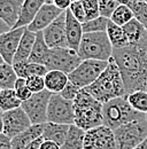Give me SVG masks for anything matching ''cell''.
Masks as SVG:
<instances>
[{"mask_svg": "<svg viewBox=\"0 0 147 149\" xmlns=\"http://www.w3.org/2000/svg\"><path fill=\"white\" fill-rule=\"evenodd\" d=\"M113 57L121 71L127 94L147 91V31L138 44L113 48Z\"/></svg>", "mask_w": 147, "mask_h": 149, "instance_id": "6da1fadb", "label": "cell"}, {"mask_svg": "<svg viewBox=\"0 0 147 149\" xmlns=\"http://www.w3.org/2000/svg\"><path fill=\"white\" fill-rule=\"evenodd\" d=\"M84 90L102 104L127 95L122 74L114 57L108 61L107 68L97 78V80Z\"/></svg>", "mask_w": 147, "mask_h": 149, "instance_id": "7a4b0ae2", "label": "cell"}, {"mask_svg": "<svg viewBox=\"0 0 147 149\" xmlns=\"http://www.w3.org/2000/svg\"><path fill=\"white\" fill-rule=\"evenodd\" d=\"M102 106V103L82 88L74 100L75 125L85 132L104 125Z\"/></svg>", "mask_w": 147, "mask_h": 149, "instance_id": "3957f363", "label": "cell"}, {"mask_svg": "<svg viewBox=\"0 0 147 149\" xmlns=\"http://www.w3.org/2000/svg\"><path fill=\"white\" fill-rule=\"evenodd\" d=\"M144 117H146V115L138 112L130 106L127 96L114 99L102 106L104 125L113 131L127 123Z\"/></svg>", "mask_w": 147, "mask_h": 149, "instance_id": "277c9868", "label": "cell"}, {"mask_svg": "<svg viewBox=\"0 0 147 149\" xmlns=\"http://www.w3.org/2000/svg\"><path fill=\"white\" fill-rule=\"evenodd\" d=\"M77 53L82 61H109L113 57V46L108 39L107 32L84 33Z\"/></svg>", "mask_w": 147, "mask_h": 149, "instance_id": "5b68a950", "label": "cell"}, {"mask_svg": "<svg viewBox=\"0 0 147 149\" xmlns=\"http://www.w3.org/2000/svg\"><path fill=\"white\" fill-rule=\"evenodd\" d=\"M117 149H133L147 138V118L136 119L114 130Z\"/></svg>", "mask_w": 147, "mask_h": 149, "instance_id": "8992f818", "label": "cell"}, {"mask_svg": "<svg viewBox=\"0 0 147 149\" xmlns=\"http://www.w3.org/2000/svg\"><path fill=\"white\" fill-rule=\"evenodd\" d=\"M107 65L108 61L84 60L71 74H68L69 81H71L79 88H86L97 80V78L102 74Z\"/></svg>", "mask_w": 147, "mask_h": 149, "instance_id": "52a82bcc", "label": "cell"}, {"mask_svg": "<svg viewBox=\"0 0 147 149\" xmlns=\"http://www.w3.org/2000/svg\"><path fill=\"white\" fill-rule=\"evenodd\" d=\"M82 58L78 53L69 47L51 48L48 61L46 63L47 70H57L69 74L80 64Z\"/></svg>", "mask_w": 147, "mask_h": 149, "instance_id": "ba28073f", "label": "cell"}, {"mask_svg": "<svg viewBox=\"0 0 147 149\" xmlns=\"http://www.w3.org/2000/svg\"><path fill=\"white\" fill-rule=\"evenodd\" d=\"M47 122L63 125L75 124L74 101L64 99L60 94H52L47 108Z\"/></svg>", "mask_w": 147, "mask_h": 149, "instance_id": "9c48e42d", "label": "cell"}, {"mask_svg": "<svg viewBox=\"0 0 147 149\" xmlns=\"http://www.w3.org/2000/svg\"><path fill=\"white\" fill-rule=\"evenodd\" d=\"M52 94L53 93L50 91L44 90L43 92L34 93L29 100L22 102L21 107L28 115L32 124L47 123V108Z\"/></svg>", "mask_w": 147, "mask_h": 149, "instance_id": "30bf717a", "label": "cell"}, {"mask_svg": "<svg viewBox=\"0 0 147 149\" xmlns=\"http://www.w3.org/2000/svg\"><path fill=\"white\" fill-rule=\"evenodd\" d=\"M83 149H117L114 131L105 125L86 131Z\"/></svg>", "mask_w": 147, "mask_h": 149, "instance_id": "8fae6325", "label": "cell"}, {"mask_svg": "<svg viewBox=\"0 0 147 149\" xmlns=\"http://www.w3.org/2000/svg\"><path fill=\"white\" fill-rule=\"evenodd\" d=\"M4 117V132L6 135H8L10 139L15 138L23 131L29 129L32 123L28 115L23 110L22 107L9 110V111L2 112Z\"/></svg>", "mask_w": 147, "mask_h": 149, "instance_id": "7c38bea8", "label": "cell"}, {"mask_svg": "<svg viewBox=\"0 0 147 149\" xmlns=\"http://www.w3.org/2000/svg\"><path fill=\"white\" fill-rule=\"evenodd\" d=\"M43 36L50 48L68 47L66 36V10L43 31Z\"/></svg>", "mask_w": 147, "mask_h": 149, "instance_id": "4fadbf2b", "label": "cell"}, {"mask_svg": "<svg viewBox=\"0 0 147 149\" xmlns=\"http://www.w3.org/2000/svg\"><path fill=\"white\" fill-rule=\"evenodd\" d=\"M24 29L25 28L12 29L10 31L0 35V55L8 64H13L14 56L16 54Z\"/></svg>", "mask_w": 147, "mask_h": 149, "instance_id": "5bb4252c", "label": "cell"}, {"mask_svg": "<svg viewBox=\"0 0 147 149\" xmlns=\"http://www.w3.org/2000/svg\"><path fill=\"white\" fill-rule=\"evenodd\" d=\"M62 13L61 9H59L57 7H55L53 3H45L40 10L38 12L36 17L34 21L30 23V25H28V30H30L31 32H43L55 19L59 17V15Z\"/></svg>", "mask_w": 147, "mask_h": 149, "instance_id": "9a60e30c", "label": "cell"}, {"mask_svg": "<svg viewBox=\"0 0 147 149\" xmlns=\"http://www.w3.org/2000/svg\"><path fill=\"white\" fill-rule=\"evenodd\" d=\"M66 36H67V44L68 47L74 51H78L82 38L84 36L83 31V23L71 14L69 9L66 10Z\"/></svg>", "mask_w": 147, "mask_h": 149, "instance_id": "2e32d148", "label": "cell"}, {"mask_svg": "<svg viewBox=\"0 0 147 149\" xmlns=\"http://www.w3.org/2000/svg\"><path fill=\"white\" fill-rule=\"evenodd\" d=\"M24 0H0V19L14 29L21 14Z\"/></svg>", "mask_w": 147, "mask_h": 149, "instance_id": "e0dca14e", "label": "cell"}, {"mask_svg": "<svg viewBox=\"0 0 147 149\" xmlns=\"http://www.w3.org/2000/svg\"><path fill=\"white\" fill-rule=\"evenodd\" d=\"M45 3H46V0H24L20 17L14 29L27 28L28 25H30V23L34 21L38 12Z\"/></svg>", "mask_w": 147, "mask_h": 149, "instance_id": "ac0fdd59", "label": "cell"}, {"mask_svg": "<svg viewBox=\"0 0 147 149\" xmlns=\"http://www.w3.org/2000/svg\"><path fill=\"white\" fill-rule=\"evenodd\" d=\"M45 124H32L29 129L23 131L15 138L12 139V148L13 149H24L30 142L36 139L43 136Z\"/></svg>", "mask_w": 147, "mask_h": 149, "instance_id": "d6986e66", "label": "cell"}, {"mask_svg": "<svg viewBox=\"0 0 147 149\" xmlns=\"http://www.w3.org/2000/svg\"><path fill=\"white\" fill-rule=\"evenodd\" d=\"M35 41H36V33L31 32L30 30H28V28H25L24 32H23V36L21 38L18 51H16V54L14 56L13 64L29 61V57L31 55Z\"/></svg>", "mask_w": 147, "mask_h": 149, "instance_id": "ffe728a7", "label": "cell"}, {"mask_svg": "<svg viewBox=\"0 0 147 149\" xmlns=\"http://www.w3.org/2000/svg\"><path fill=\"white\" fill-rule=\"evenodd\" d=\"M50 53H51V48L46 44L44 36H43V32H37L36 41H35L31 55L29 57V62L43 64L46 67V63L50 57Z\"/></svg>", "mask_w": 147, "mask_h": 149, "instance_id": "44dd1931", "label": "cell"}, {"mask_svg": "<svg viewBox=\"0 0 147 149\" xmlns=\"http://www.w3.org/2000/svg\"><path fill=\"white\" fill-rule=\"evenodd\" d=\"M70 125H63V124H55V123H45L44 125V132L43 138L44 140L53 141L62 147L64 143V140L67 138V133L69 131Z\"/></svg>", "mask_w": 147, "mask_h": 149, "instance_id": "7402d4cb", "label": "cell"}, {"mask_svg": "<svg viewBox=\"0 0 147 149\" xmlns=\"http://www.w3.org/2000/svg\"><path fill=\"white\" fill-rule=\"evenodd\" d=\"M45 87L47 91L53 94L61 93V91L66 87V85L69 81L68 74L57 70H48V72L45 74Z\"/></svg>", "mask_w": 147, "mask_h": 149, "instance_id": "603a6c76", "label": "cell"}, {"mask_svg": "<svg viewBox=\"0 0 147 149\" xmlns=\"http://www.w3.org/2000/svg\"><path fill=\"white\" fill-rule=\"evenodd\" d=\"M15 72L20 78H29L32 76H40L45 77V74L48 72L47 68L43 64L38 63H32V62H21V63H14L12 64Z\"/></svg>", "mask_w": 147, "mask_h": 149, "instance_id": "cb8c5ba5", "label": "cell"}, {"mask_svg": "<svg viewBox=\"0 0 147 149\" xmlns=\"http://www.w3.org/2000/svg\"><path fill=\"white\" fill-rule=\"evenodd\" d=\"M106 32H107V36H108V39H109L113 48H115V49L124 48V47L130 45L123 28L117 25V24H115V23H113L110 19L108 22Z\"/></svg>", "mask_w": 147, "mask_h": 149, "instance_id": "d4e9b609", "label": "cell"}, {"mask_svg": "<svg viewBox=\"0 0 147 149\" xmlns=\"http://www.w3.org/2000/svg\"><path fill=\"white\" fill-rule=\"evenodd\" d=\"M85 133H86L85 131L76 126L75 124L70 125L69 131L67 133V138L61 149H83Z\"/></svg>", "mask_w": 147, "mask_h": 149, "instance_id": "484cf974", "label": "cell"}, {"mask_svg": "<svg viewBox=\"0 0 147 149\" xmlns=\"http://www.w3.org/2000/svg\"><path fill=\"white\" fill-rule=\"evenodd\" d=\"M122 28H123V30H124V32L127 35V38H128L130 45L138 44L141 40V38L145 36V33L147 31L145 29V26L136 17L131 19L125 25H123Z\"/></svg>", "mask_w": 147, "mask_h": 149, "instance_id": "4316f807", "label": "cell"}, {"mask_svg": "<svg viewBox=\"0 0 147 149\" xmlns=\"http://www.w3.org/2000/svg\"><path fill=\"white\" fill-rule=\"evenodd\" d=\"M22 106V101L18 97L14 88L2 90L0 93V111L6 112L13 109L20 108Z\"/></svg>", "mask_w": 147, "mask_h": 149, "instance_id": "83f0119b", "label": "cell"}, {"mask_svg": "<svg viewBox=\"0 0 147 149\" xmlns=\"http://www.w3.org/2000/svg\"><path fill=\"white\" fill-rule=\"evenodd\" d=\"M18 78V74L12 64H8L6 62L0 64V86L2 90L14 88Z\"/></svg>", "mask_w": 147, "mask_h": 149, "instance_id": "f1b7e54d", "label": "cell"}, {"mask_svg": "<svg viewBox=\"0 0 147 149\" xmlns=\"http://www.w3.org/2000/svg\"><path fill=\"white\" fill-rule=\"evenodd\" d=\"M130 106L140 113H147V91H134L125 95Z\"/></svg>", "mask_w": 147, "mask_h": 149, "instance_id": "f546056e", "label": "cell"}, {"mask_svg": "<svg viewBox=\"0 0 147 149\" xmlns=\"http://www.w3.org/2000/svg\"><path fill=\"white\" fill-rule=\"evenodd\" d=\"M132 19H134V14L132 12V9L129 7L128 5L125 3H121L116 9L115 12L113 13L110 21L120 26H123L125 25L127 23H129Z\"/></svg>", "mask_w": 147, "mask_h": 149, "instance_id": "4dcf8cb0", "label": "cell"}, {"mask_svg": "<svg viewBox=\"0 0 147 149\" xmlns=\"http://www.w3.org/2000/svg\"><path fill=\"white\" fill-rule=\"evenodd\" d=\"M108 22H109V19L102 17V16H99L91 21H86L85 23H83V31H84V33L106 32Z\"/></svg>", "mask_w": 147, "mask_h": 149, "instance_id": "1f68e13d", "label": "cell"}, {"mask_svg": "<svg viewBox=\"0 0 147 149\" xmlns=\"http://www.w3.org/2000/svg\"><path fill=\"white\" fill-rule=\"evenodd\" d=\"M121 3H123V0H100L99 1L100 16L110 19L113 13Z\"/></svg>", "mask_w": 147, "mask_h": 149, "instance_id": "d6a6232c", "label": "cell"}, {"mask_svg": "<svg viewBox=\"0 0 147 149\" xmlns=\"http://www.w3.org/2000/svg\"><path fill=\"white\" fill-rule=\"evenodd\" d=\"M129 7L132 9L134 17L138 19L147 30V3L145 1H140L137 3H129Z\"/></svg>", "mask_w": 147, "mask_h": 149, "instance_id": "836d02e7", "label": "cell"}, {"mask_svg": "<svg viewBox=\"0 0 147 149\" xmlns=\"http://www.w3.org/2000/svg\"><path fill=\"white\" fill-rule=\"evenodd\" d=\"M14 91H15L18 97L22 102L29 100V99L32 96V94H34L29 90V87H28V85H27V79H25V78H20V77H18L16 83H15Z\"/></svg>", "mask_w": 147, "mask_h": 149, "instance_id": "e575fe53", "label": "cell"}, {"mask_svg": "<svg viewBox=\"0 0 147 149\" xmlns=\"http://www.w3.org/2000/svg\"><path fill=\"white\" fill-rule=\"evenodd\" d=\"M84 9H85V14H86V21H91L100 16L99 13V0H80Z\"/></svg>", "mask_w": 147, "mask_h": 149, "instance_id": "d590c367", "label": "cell"}, {"mask_svg": "<svg viewBox=\"0 0 147 149\" xmlns=\"http://www.w3.org/2000/svg\"><path fill=\"white\" fill-rule=\"evenodd\" d=\"M27 85L32 93H39L46 90L45 79L44 77H40V76H32V77L27 78Z\"/></svg>", "mask_w": 147, "mask_h": 149, "instance_id": "8d00e7d4", "label": "cell"}, {"mask_svg": "<svg viewBox=\"0 0 147 149\" xmlns=\"http://www.w3.org/2000/svg\"><path fill=\"white\" fill-rule=\"evenodd\" d=\"M69 10L71 12L76 19H78L80 23H85L86 22V14H85V9L84 6L82 3V1H75L70 5Z\"/></svg>", "mask_w": 147, "mask_h": 149, "instance_id": "74e56055", "label": "cell"}, {"mask_svg": "<svg viewBox=\"0 0 147 149\" xmlns=\"http://www.w3.org/2000/svg\"><path fill=\"white\" fill-rule=\"evenodd\" d=\"M80 90H82V88H79L78 86H76L71 81H68V84L66 85V87L61 91V93H59V94H60L61 96H63L64 99H67V100L74 101L75 97L77 96V94L79 93Z\"/></svg>", "mask_w": 147, "mask_h": 149, "instance_id": "f35d334b", "label": "cell"}, {"mask_svg": "<svg viewBox=\"0 0 147 149\" xmlns=\"http://www.w3.org/2000/svg\"><path fill=\"white\" fill-rule=\"evenodd\" d=\"M0 149H13L12 139L5 133H0Z\"/></svg>", "mask_w": 147, "mask_h": 149, "instance_id": "ab89813d", "label": "cell"}, {"mask_svg": "<svg viewBox=\"0 0 147 149\" xmlns=\"http://www.w3.org/2000/svg\"><path fill=\"white\" fill-rule=\"evenodd\" d=\"M52 3L55 7H57L59 9H61L62 12H64V10L69 9V7L73 2H71V0H53Z\"/></svg>", "mask_w": 147, "mask_h": 149, "instance_id": "60d3db41", "label": "cell"}, {"mask_svg": "<svg viewBox=\"0 0 147 149\" xmlns=\"http://www.w3.org/2000/svg\"><path fill=\"white\" fill-rule=\"evenodd\" d=\"M40 149H61V146H59L57 143H55L53 141H48V140H44Z\"/></svg>", "mask_w": 147, "mask_h": 149, "instance_id": "b9f144b4", "label": "cell"}, {"mask_svg": "<svg viewBox=\"0 0 147 149\" xmlns=\"http://www.w3.org/2000/svg\"><path fill=\"white\" fill-rule=\"evenodd\" d=\"M43 141H44V138H43V136H40V138L36 139L35 141L30 142V143H29V145H28L24 149H40V146H41Z\"/></svg>", "mask_w": 147, "mask_h": 149, "instance_id": "7bdbcfd3", "label": "cell"}, {"mask_svg": "<svg viewBox=\"0 0 147 149\" xmlns=\"http://www.w3.org/2000/svg\"><path fill=\"white\" fill-rule=\"evenodd\" d=\"M12 29L2 21V19H0V35H2V33H5V32H8V31H10Z\"/></svg>", "mask_w": 147, "mask_h": 149, "instance_id": "ee69618b", "label": "cell"}, {"mask_svg": "<svg viewBox=\"0 0 147 149\" xmlns=\"http://www.w3.org/2000/svg\"><path fill=\"white\" fill-rule=\"evenodd\" d=\"M133 149H147V138L140 143V145H138L136 148H133Z\"/></svg>", "mask_w": 147, "mask_h": 149, "instance_id": "f6af8a7d", "label": "cell"}, {"mask_svg": "<svg viewBox=\"0 0 147 149\" xmlns=\"http://www.w3.org/2000/svg\"><path fill=\"white\" fill-rule=\"evenodd\" d=\"M4 132V117H2V111H0V133Z\"/></svg>", "mask_w": 147, "mask_h": 149, "instance_id": "bcb514c9", "label": "cell"}, {"mask_svg": "<svg viewBox=\"0 0 147 149\" xmlns=\"http://www.w3.org/2000/svg\"><path fill=\"white\" fill-rule=\"evenodd\" d=\"M140 1H144V0H123V3L129 5V3H137V2H140Z\"/></svg>", "mask_w": 147, "mask_h": 149, "instance_id": "7dc6e473", "label": "cell"}, {"mask_svg": "<svg viewBox=\"0 0 147 149\" xmlns=\"http://www.w3.org/2000/svg\"><path fill=\"white\" fill-rule=\"evenodd\" d=\"M4 62H5V61H4V58H2V56L0 55V64H2Z\"/></svg>", "mask_w": 147, "mask_h": 149, "instance_id": "c3c4849f", "label": "cell"}, {"mask_svg": "<svg viewBox=\"0 0 147 149\" xmlns=\"http://www.w3.org/2000/svg\"><path fill=\"white\" fill-rule=\"evenodd\" d=\"M53 2V0H46V3H52Z\"/></svg>", "mask_w": 147, "mask_h": 149, "instance_id": "681fc988", "label": "cell"}, {"mask_svg": "<svg viewBox=\"0 0 147 149\" xmlns=\"http://www.w3.org/2000/svg\"><path fill=\"white\" fill-rule=\"evenodd\" d=\"M75 1H80V0H71V2H75Z\"/></svg>", "mask_w": 147, "mask_h": 149, "instance_id": "f907efd6", "label": "cell"}, {"mask_svg": "<svg viewBox=\"0 0 147 149\" xmlns=\"http://www.w3.org/2000/svg\"><path fill=\"white\" fill-rule=\"evenodd\" d=\"M1 91H2V88H1V86H0V93H1Z\"/></svg>", "mask_w": 147, "mask_h": 149, "instance_id": "816d5d0a", "label": "cell"}, {"mask_svg": "<svg viewBox=\"0 0 147 149\" xmlns=\"http://www.w3.org/2000/svg\"><path fill=\"white\" fill-rule=\"evenodd\" d=\"M144 1H145V2H146V3H147V0H144Z\"/></svg>", "mask_w": 147, "mask_h": 149, "instance_id": "f5cc1de1", "label": "cell"}, {"mask_svg": "<svg viewBox=\"0 0 147 149\" xmlns=\"http://www.w3.org/2000/svg\"><path fill=\"white\" fill-rule=\"evenodd\" d=\"M146 118H147V113H146Z\"/></svg>", "mask_w": 147, "mask_h": 149, "instance_id": "db71d44e", "label": "cell"}, {"mask_svg": "<svg viewBox=\"0 0 147 149\" xmlns=\"http://www.w3.org/2000/svg\"><path fill=\"white\" fill-rule=\"evenodd\" d=\"M99 1H100V0H99Z\"/></svg>", "mask_w": 147, "mask_h": 149, "instance_id": "11a10c76", "label": "cell"}]
</instances>
